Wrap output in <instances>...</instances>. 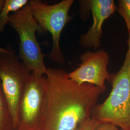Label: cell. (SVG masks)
Here are the masks:
<instances>
[{"instance_id":"1","label":"cell","mask_w":130,"mask_h":130,"mask_svg":"<svg viewBox=\"0 0 130 130\" xmlns=\"http://www.w3.org/2000/svg\"><path fill=\"white\" fill-rule=\"evenodd\" d=\"M104 91L89 84H79L61 69L48 68L39 130H76L91 117Z\"/></svg>"},{"instance_id":"2","label":"cell","mask_w":130,"mask_h":130,"mask_svg":"<svg viewBox=\"0 0 130 130\" xmlns=\"http://www.w3.org/2000/svg\"><path fill=\"white\" fill-rule=\"evenodd\" d=\"M121 69L110 75L112 89L104 102L96 104L92 117L101 122H108L121 130H130V40Z\"/></svg>"},{"instance_id":"3","label":"cell","mask_w":130,"mask_h":130,"mask_svg":"<svg viewBox=\"0 0 130 130\" xmlns=\"http://www.w3.org/2000/svg\"><path fill=\"white\" fill-rule=\"evenodd\" d=\"M8 24L19 35L20 60L34 74L45 75L48 72L44 62L46 55L42 53L36 35L37 31H44L34 19L28 4L12 14Z\"/></svg>"},{"instance_id":"4","label":"cell","mask_w":130,"mask_h":130,"mask_svg":"<svg viewBox=\"0 0 130 130\" xmlns=\"http://www.w3.org/2000/svg\"><path fill=\"white\" fill-rule=\"evenodd\" d=\"M31 72L13 52L0 53V81L14 130L19 127L20 101Z\"/></svg>"},{"instance_id":"5","label":"cell","mask_w":130,"mask_h":130,"mask_svg":"<svg viewBox=\"0 0 130 130\" xmlns=\"http://www.w3.org/2000/svg\"><path fill=\"white\" fill-rule=\"evenodd\" d=\"M74 0H62L54 5H48L40 0H30L28 5L32 15L44 31L50 33L52 45L49 57L53 62L63 64L64 57L60 47L63 29L72 19L69 12Z\"/></svg>"},{"instance_id":"6","label":"cell","mask_w":130,"mask_h":130,"mask_svg":"<svg viewBox=\"0 0 130 130\" xmlns=\"http://www.w3.org/2000/svg\"><path fill=\"white\" fill-rule=\"evenodd\" d=\"M45 95V75L31 72L19 106L17 130H39Z\"/></svg>"},{"instance_id":"7","label":"cell","mask_w":130,"mask_h":130,"mask_svg":"<svg viewBox=\"0 0 130 130\" xmlns=\"http://www.w3.org/2000/svg\"><path fill=\"white\" fill-rule=\"evenodd\" d=\"M79 67L70 73L68 77L79 84H89L96 86L105 92L106 82H110V75L107 70L109 56L103 49L87 51L80 57Z\"/></svg>"},{"instance_id":"8","label":"cell","mask_w":130,"mask_h":130,"mask_svg":"<svg viewBox=\"0 0 130 130\" xmlns=\"http://www.w3.org/2000/svg\"><path fill=\"white\" fill-rule=\"evenodd\" d=\"M80 3L84 9L91 12L93 23L80 37L79 44L84 48H93L96 51L101 46L103 26L117 11V6L113 0H86L80 1Z\"/></svg>"},{"instance_id":"9","label":"cell","mask_w":130,"mask_h":130,"mask_svg":"<svg viewBox=\"0 0 130 130\" xmlns=\"http://www.w3.org/2000/svg\"><path fill=\"white\" fill-rule=\"evenodd\" d=\"M28 0H5V4L0 11V33L5 30V27L9 23L11 14L23 8L28 4Z\"/></svg>"},{"instance_id":"10","label":"cell","mask_w":130,"mask_h":130,"mask_svg":"<svg viewBox=\"0 0 130 130\" xmlns=\"http://www.w3.org/2000/svg\"><path fill=\"white\" fill-rule=\"evenodd\" d=\"M117 11L125 22L128 33V39L130 40V0H119Z\"/></svg>"},{"instance_id":"11","label":"cell","mask_w":130,"mask_h":130,"mask_svg":"<svg viewBox=\"0 0 130 130\" xmlns=\"http://www.w3.org/2000/svg\"><path fill=\"white\" fill-rule=\"evenodd\" d=\"M7 115L9 116L8 108L3 92L0 81V130L4 129L5 118H6Z\"/></svg>"},{"instance_id":"12","label":"cell","mask_w":130,"mask_h":130,"mask_svg":"<svg viewBox=\"0 0 130 130\" xmlns=\"http://www.w3.org/2000/svg\"><path fill=\"white\" fill-rule=\"evenodd\" d=\"M100 122H101L91 116L83 123L76 130H94Z\"/></svg>"},{"instance_id":"13","label":"cell","mask_w":130,"mask_h":130,"mask_svg":"<svg viewBox=\"0 0 130 130\" xmlns=\"http://www.w3.org/2000/svg\"><path fill=\"white\" fill-rule=\"evenodd\" d=\"M94 130H121L119 127L110 123L100 122Z\"/></svg>"},{"instance_id":"14","label":"cell","mask_w":130,"mask_h":130,"mask_svg":"<svg viewBox=\"0 0 130 130\" xmlns=\"http://www.w3.org/2000/svg\"><path fill=\"white\" fill-rule=\"evenodd\" d=\"M10 52V50L6 48H4L0 47V53H7Z\"/></svg>"},{"instance_id":"15","label":"cell","mask_w":130,"mask_h":130,"mask_svg":"<svg viewBox=\"0 0 130 130\" xmlns=\"http://www.w3.org/2000/svg\"><path fill=\"white\" fill-rule=\"evenodd\" d=\"M5 0H0V11L5 4Z\"/></svg>"}]
</instances>
